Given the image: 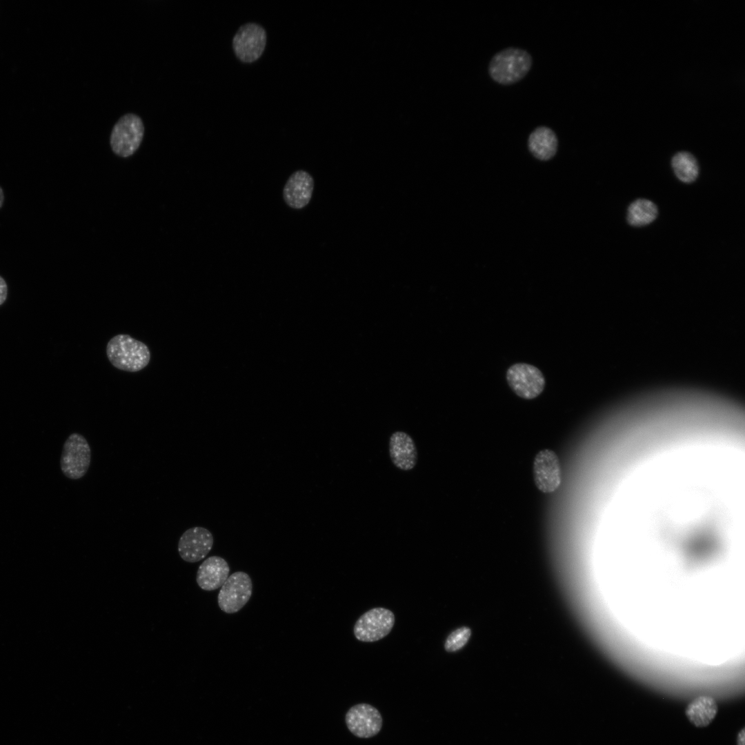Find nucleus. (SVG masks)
<instances>
[{
  "label": "nucleus",
  "instance_id": "1",
  "mask_svg": "<svg viewBox=\"0 0 745 745\" xmlns=\"http://www.w3.org/2000/svg\"><path fill=\"white\" fill-rule=\"evenodd\" d=\"M106 355L113 366L131 372L143 369L150 360L148 347L128 335L111 338L106 346Z\"/></svg>",
  "mask_w": 745,
  "mask_h": 745
},
{
  "label": "nucleus",
  "instance_id": "2",
  "mask_svg": "<svg viewBox=\"0 0 745 745\" xmlns=\"http://www.w3.org/2000/svg\"><path fill=\"white\" fill-rule=\"evenodd\" d=\"M533 63L531 55L525 50L510 47L497 52L490 59L488 73L501 85H510L522 79Z\"/></svg>",
  "mask_w": 745,
  "mask_h": 745
},
{
  "label": "nucleus",
  "instance_id": "3",
  "mask_svg": "<svg viewBox=\"0 0 745 745\" xmlns=\"http://www.w3.org/2000/svg\"><path fill=\"white\" fill-rule=\"evenodd\" d=\"M91 461V449L87 439L81 434H70L65 441L60 458L63 474L73 480L83 477Z\"/></svg>",
  "mask_w": 745,
  "mask_h": 745
},
{
  "label": "nucleus",
  "instance_id": "4",
  "mask_svg": "<svg viewBox=\"0 0 745 745\" xmlns=\"http://www.w3.org/2000/svg\"><path fill=\"white\" fill-rule=\"evenodd\" d=\"M144 134L141 119L128 113L122 116L114 126L110 135L112 151L121 157L133 155L139 148Z\"/></svg>",
  "mask_w": 745,
  "mask_h": 745
},
{
  "label": "nucleus",
  "instance_id": "5",
  "mask_svg": "<svg viewBox=\"0 0 745 745\" xmlns=\"http://www.w3.org/2000/svg\"><path fill=\"white\" fill-rule=\"evenodd\" d=\"M252 593V582L245 572L230 575L221 586L217 596L220 609L232 614L239 611L249 601Z\"/></svg>",
  "mask_w": 745,
  "mask_h": 745
},
{
  "label": "nucleus",
  "instance_id": "6",
  "mask_svg": "<svg viewBox=\"0 0 745 745\" xmlns=\"http://www.w3.org/2000/svg\"><path fill=\"white\" fill-rule=\"evenodd\" d=\"M506 379L513 392L525 399H532L539 396L546 384L542 371L526 363L512 365L507 370Z\"/></svg>",
  "mask_w": 745,
  "mask_h": 745
},
{
  "label": "nucleus",
  "instance_id": "7",
  "mask_svg": "<svg viewBox=\"0 0 745 745\" xmlns=\"http://www.w3.org/2000/svg\"><path fill=\"white\" fill-rule=\"evenodd\" d=\"M394 624L395 615L391 610L381 607L374 608L357 620L353 632L359 641L376 642L388 635Z\"/></svg>",
  "mask_w": 745,
  "mask_h": 745
},
{
  "label": "nucleus",
  "instance_id": "8",
  "mask_svg": "<svg viewBox=\"0 0 745 745\" xmlns=\"http://www.w3.org/2000/svg\"><path fill=\"white\" fill-rule=\"evenodd\" d=\"M266 43V31L255 23H248L241 26L232 39L234 52L244 63L257 61L263 54Z\"/></svg>",
  "mask_w": 745,
  "mask_h": 745
},
{
  "label": "nucleus",
  "instance_id": "9",
  "mask_svg": "<svg viewBox=\"0 0 745 745\" xmlns=\"http://www.w3.org/2000/svg\"><path fill=\"white\" fill-rule=\"evenodd\" d=\"M349 731L359 738H370L377 735L383 719L379 711L372 705L357 704L350 707L345 716Z\"/></svg>",
  "mask_w": 745,
  "mask_h": 745
},
{
  "label": "nucleus",
  "instance_id": "10",
  "mask_svg": "<svg viewBox=\"0 0 745 745\" xmlns=\"http://www.w3.org/2000/svg\"><path fill=\"white\" fill-rule=\"evenodd\" d=\"M533 477L537 488L544 493L556 490L562 483V471L555 453L549 449L539 451L533 461Z\"/></svg>",
  "mask_w": 745,
  "mask_h": 745
},
{
  "label": "nucleus",
  "instance_id": "11",
  "mask_svg": "<svg viewBox=\"0 0 745 745\" xmlns=\"http://www.w3.org/2000/svg\"><path fill=\"white\" fill-rule=\"evenodd\" d=\"M214 543L212 533L201 526L186 530L178 542V552L181 558L189 563L203 559L210 551Z\"/></svg>",
  "mask_w": 745,
  "mask_h": 745
},
{
  "label": "nucleus",
  "instance_id": "12",
  "mask_svg": "<svg viewBox=\"0 0 745 745\" xmlns=\"http://www.w3.org/2000/svg\"><path fill=\"white\" fill-rule=\"evenodd\" d=\"M314 179L307 171L294 172L287 179L283 188V198L290 208L300 210L306 206L312 197Z\"/></svg>",
  "mask_w": 745,
  "mask_h": 745
},
{
  "label": "nucleus",
  "instance_id": "13",
  "mask_svg": "<svg viewBox=\"0 0 745 745\" xmlns=\"http://www.w3.org/2000/svg\"><path fill=\"white\" fill-rule=\"evenodd\" d=\"M388 452L393 465L400 470H413L418 459V453L413 437L401 430L395 431L388 442Z\"/></svg>",
  "mask_w": 745,
  "mask_h": 745
},
{
  "label": "nucleus",
  "instance_id": "14",
  "mask_svg": "<svg viewBox=\"0 0 745 745\" xmlns=\"http://www.w3.org/2000/svg\"><path fill=\"white\" fill-rule=\"evenodd\" d=\"M229 573L230 567L223 558L211 556L199 566L196 581L201 589L212 591L221 587L228 577Z\"/></svg>",
  "mask_w": 745,
  "mask_h": 745
},
{
  "label": "nucleus",
  "instance_id": "15",
  "mask_svg": "<svg viewBox=\"0 0 745 745\" xmlns=\"http://www.w3.org/2000/svg\"><path fill=\"white\" fill-rule=\"evenodd\" d=\"M528 147L535 158L547 161L555 155L557 151L558 139L551 128L544 126H538L530 134L528 139Z\"/></svg>",
  "mask_w": 745,
  "mask_h": 745
},
{
  "label": "nucleus",
  "instance_id": "16",
  "mask_svg": "<svg viewBox=\"0 0 745 745\" xmlns=\"http://www.w3.org/2000/svg\"><path fill=\"white\" fill-rule=\"evenodd\" d=\"M717 713L715 699L709 696H700L690 703L685 713L689 721L697 727L708 726Z\"/></svg>",
  "mask_w": 745,
  "mask_h": 745
},
{
  "label": "nucleus",
  "instance_id": "17",
  "mask_svg": "<svg viewBox=\"0 0 745 745\" xmlns=\"http://www.w3.org/2000/svg\"><path fill=\"white\" fill-rule=\"evenodd\" d=\"M657 212V208L653 202L645 199H638L629 206L627 221L633 226H646L656 219Z\"/></svg>",
  "mask_w": 745,
  "mask_h": 745
},
{
  "label": "nucleus",
  "instance_id": "18",
  "mask_svg": "<svg viewBox=\"0 0 745 745\" xmlns=\"http://www.w3.org/2000/svg\"><path fill=\"white\" fill-rule=\"evenodd\" d=\"M677 177L684 183L693 182L698 176L699 167L695 157L688 152L675 154L671 161Z\"/></svg>",
  "mask_w": 745,
  "mask_h": 745
},
{
  "label": "nucleus",
  "instance_id": "19",
  "mask_svg": "<svg viewBox=\"0 0 745 745\" xmlns=\"http://www.w3.org/2000/svg\"><path fill=\"white\" fill-rule=\"evenodd\" d=\"M471 635L468 627L463 626L452 632L446 638L444 648L447 652H455L464 647Z\"/></svg>",
  "mask_w": 745,
  "mask_h": 745
},
{
  "label": "nucleus",
  "instance_id": "20",
  "mask_svg": "<svg viewBox=\"0 0 745 745\" xmlns=\"http://www.w3.org/2000/svg\"><path fill=\"white\" fill-rule=\"evenodd\" d=\"M8 297V286L5 279L0 276V306L6 300Z\"/></svg>",
  "mask_w": 745,
  "mask_h": 745
},
{
  "label": "nucleus",
  "instance_id": "21",
  "mask_svg": "<svg viewBox=\"0 0 745 745\" xmlns=\"http://www.w3.org/2000/svg\"><path fill=\"white\" fill-rule=\"evenodd\" d=\"M744 740H745V729L743 728V729H742V731L737 735V745H745L744 744Z\"/></svg>",
  "mask_w": 745,
  "mask_h": 745
},
{
  "label": "nucleus",
  "instance_id": "22",
  "mask_svg": "<svg viewBox=\"0 0 745 745\" xmlns=\"http://www.w3.org/2000/svg\"><path fill=\"white\" fill-rule=\"evenodd\" d=\"M4 201V194L3 189L0 186V208L2 207Z\"/></svg>",
  "mask_w": 745,
  "mask_h": 745
}]
</instances>
